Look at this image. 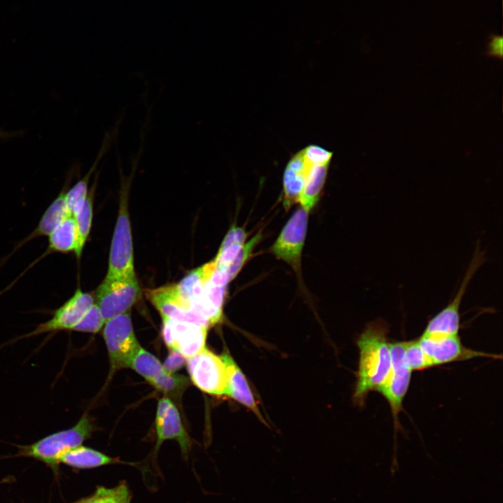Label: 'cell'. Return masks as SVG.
Listing matches in <instances>:
<instances>
[{
    "instance_id": "obj_1",
    "label": "cell",
    "mask_w": 503,
    "mask_h": 503,
    "mask_svg": "<svg viewBox=\"0 0 503 503\" xmlns=\"http://www.w3.org/2000/svg\"><path fill=\"white\" fill-rule=\"evenodd\" d=\"M388 331L386 322L377 319L366 326L357 340L359 360L353 400L359 405L363 404L369 393L377 392L391 373Z\"/></svg>"
},
{
    "instance_id": "obj_2",
    "label": "cell",
    "mask_w": 503,
    "mask_h": 503,
    "mask_svg": "<svg viewBox=\"0 0 503 503\" xmlns=\"http://www.w3.org/2000/svg\"><path fill=\"white\" fill-rule=\"evenodd\" d=\"M94 430L92 418L85 413L70 428L52 433L31 444L18 445V451L15 456L38 460L57 471L61 455L82 445Z\"/></svg>"
},
{
    "instance_id": "obj_3",
    "label": "cell",
    "mask_w": 503,
    "mask_h": 503,
    "mask_svg": "<svg viewBox=\"0 0 503 503\" xmlns=\"http://www.w3.org/2000/svg\"><path fill=\"white\" fill-rule=\"evenodd\" d=\"M120 200L109 255L106 278L136 277L133 245L128 212V196L131 177L121 173Z\"/></svg>"
},
{
    "instance_id": "obj_4",
    "label": "cell",
    "mask_w": 503,
    "mask_h": 503,
    "mask_svg": "<svg viewBox=\"0 0 503 503\" xmlns=\"http://www.w3.org/2000/svg\"><path fill=\"white\" fill-rule=\"evenodd\" d=\"M103 336L108 353L110 374L119 369L127 368L140 347L134 333L130 312L105 321Z\"/></svg>"
},
{
    "instance_id": "obj_5",
    "label": "cell",
    "mask_w": 503,
    "mask_h": 503,
    "mask_svg": "<svg viewBox=\"0 0 503 503\" xmlns=\"http://www.w3.org/2000/svg\"><path fill=\"white\" fill-rule=\"evenodd\" d=\"M140 297V288L136 277H105L95 291L94 300L105 322L130 312Z\"/></svg>"
},
{
    "instance_id": "obj_6",
    "label": "cell",
    "mask_w": 503,
    "mask_h": 503,
    "mask_svg": "<svg viewBox=\"0 0 503 503\" xmlns=\"http://www.w3.org/2000/svg\"><path fill=\"white\" fill-rule=\"evenodd\" d=\"M187 371L192 383L204 393L226 395L227 370L221 357L204 347L187 359Z\"/></svg>"
},
{
    "instance_id": "obj_7",
    "label": "cell",
    "mask_w": 503,
    "mask_h": 503,
    "mask_svg": "<svg viewBox=\"0 0 503 503\" xmlns=\"http://www.w3.org/2000/svg\"><path fill=\"white\" fill-rule=\"evenodd\" d=\"M484 261L483 252L477 246L459 289L453 300L427 323L421 337L458 335L460 327V307L473 276Z\"/></svg>"
},
{
    "instance_id": "obj_8",
    "label": "cell",
    "mask_w": 503,
    "mask_h": 503,
    "mask_svg": "<svg viewBox=\"0 0 503 503\" xmlns=\"http://www.w3.org/2000/svg\"><path fill=\"white\" fill-rule=\"evenodd\" d=\"M392 356L391 373L383 386L377 391L388 402L393 419L395 430L400 426L399 414L407 393L411 377V370L404 358V342H390Z\"/></svg>"
},
{
    "instance_id": "obj_9",
    "label": "cell",
    "mask_w": 503,
    "mask_h": 503,
    "mask_svg": "<svg viewBox=\"0 0 503 503\" xmlns=\"http://www.w3.org/2000/svg\"><path fill=\"white\" fill-rule=\"evenodd\" d=\"M309 212L298 208L282 228L271 247L277 258L288 263L296 272H300L302 251L305 244Z\"/></svg>"
},
{
    "instance_id": "obj_10",
    "label": "cell",
    "mask_w": 503,
    "mask_h": 503,
    "mask_svg": "<svg viewBox=\"0 0 503 503\" xmlns=\"http://www.w3.org/2000/svg\"><path fill=\"white\" fill-rule=\"evenodd\" d=\"M94 302V297L91 293L83 292L78 288L69 299L53 312L50 319L40 323L34 330L13 339V342L47 333L72 330Z\"/></svg>"
},
{
    "instance_id": "obj_11",
    "label": "cell",
    "mask_w": 503,
    "mask_h": 503,
    "mask_svg": "<svg viewBox=\"0 0 503 503\" xmlns=\"http://www.w3.org/2000/svg\"><path fill=\"white\" fill-rule=\"evenodd\" d=\"M161 319L162 337L170 351L188 359L205 347L207 327L166 316H161Z\"/></svg>"
},
{
    "instance_id": "obj_12",
    "label": "cell",
    "mask_w": 503,
    "mask_h": 503,
    "mask_svg": "<svg viewBox=\"0 0 503 503\" xmlns=\"http://www.w3.org/2000/svg\"><path fill=\"white\" fill-rule=\"evenodd\" d=\"M421 347L432 367L456 361H462L476 357L501 359L502 356L476 351L464 346L459 335L440 337H420Z\"/></svg>"
},
{
    "instance_id": "obj_13",
    "label": "cell",
    "mask_w": 503,
    "mask_h": 503,
    "mask_svg": "<svg viewBox=\"0 0 503 503\" xmlns=\"http://www.w3.org/2000/svg\"><path fill=\"white\" fill-rule=\"evenodd\" d=\"M229 282L226 268L216 265L203 292L191 303L193 311L209 326L217 323L221 319L225 293Z\"/></svg>"
},
{
    "instance_id": "obj_14",
    "label": "cell",
    "mask_w": 503,
    "mask_h": 503,
    "mask_svg": "<svg viewBox=\"0 0 503 503\" xmlns=\"http://www.w3.org/2000/svg\"><path fill=\"white\" fill-rule=\"evenodd\" d=\"M155 426L157 435L155 450L167 439L177 442L184 455H187L191 444L175 404L168 397H163L158 401Z\"/></svg>"
},
{
    "instance_id": "obj_15",
    "label": "cell",
    "mask_w": 503,
    "mask_h": 503,
    "mask_svg": "<svg viewBox=\"0 0 503 503\" xmlns=\"http://www.w3.org/2000/svg\"><path fill=\"white\" fill-rule=\"evenodd\" d=\"M145 295L161 316L210 327L208 323L196 314L190 305L179 295L175 284L147 290Z\"/></svg>"
},
{
    "instance_id": "obj_16",
    "label": "cell",
    "mask_w": 503,
    "mask_h": 503,
    "mask_svg": "<svg viewBox=\"0 0 503 503\" xmlns=\"http://www.w3.org/2000/svg\"><path fill=\"white\" fill-rule=\"evenodd\" d=\"M314 162L305 149L295 154L288 162L283 175V205L288 210L299 203L307 173Z\"/></svg>"
},
{
    "instance_id": "obj_17",
    "label": "cell",
    "mask_w": 503,
    "mask_h": 503,
    "mask_svg": "<svg viewBox=\"0 0 503 503\" xmlns=\"http://www.w3.org/2000/svg\"><path fill=\"white\" fill-rule=\"evenodd\" d=\"M67 184H64L57 198L45 210L34 230L18 242L10 254L5 258V261L31 240L41 236H48L70 214L65 200Z\"/></svg>"
},
{
    "instance_id": "obj_18",
    "label": "cell",
    "mask_w": 503,
    "mask_h": 503,
    "mask_svg": "<svg viewBox=\"0 0 503 503\" xmlns=\"http://www.w3.org/2000/svg\"><path fill=\"white\" fill-rule=\"evenodd\" d=\"M221 357L227 370V391L226 395L234 399L252 410L261 420L263 417L258 410L247 380L228 353H223Z\"/></svg>"
},
{
    "instance_id": "obj_19",
    "label": "cell",
    "mask_w": 503,
    "mask_h": 503,
    "mask_svg": "<svg viewBox=\"0 0 503 503\" xmlns=\"http://www.w3.org/2000/svg\"><path fill=\"white\" fill-rule=\"evenodd\" d=\"M330 161L314 162L306 177L300 197L301 207L310 210L318 203L327 177Z\"/></svg>"
},
{
    "instance_id": "obj_20",
    "label": "cell",
    "mask_w": 503,
    "mask_h": 503,
    "mask_svg": "<svg viewBox=\"0 0 503 503\" xmlns=\"http://www.w3.org/2000/svg\"><path fill=\"white\" fill-rule=\"evenodd\" d=\"M215 268L216 263L212 260L191 270L178 284H175L179 295L190 306L191 303L197 299L203 292Z\"/></svg>"
},
{
    "instance_id": "obj_21",
    "label": "cell",
    "mask_w": 503,
    "mask_h": 503,
    "mask_svg": "<svg viewBox=\"0 0 503 503\" xmlns=\"http://www.w3.org/2000/svg\"><path fill=\"white\" fill-rule=\"evenodd\" d=\"M59 461V463L78 469L97 467L118 462L100 451L82 445L65 452Z\"/></svg>"
},
{
    "instance_id": "obj_22",
    "label": "cell",
    "mask_w": 503,
    "mask_h": 503,
    "mask_svg": "<svg viewBox=\"0 0 503 503\" xmlns=\"http://www.w3.org/2000/svg\"><path fill=\"white\" fill-rule=\"evenodd\" d=\"M77 245V231L74 217L68 215L48 235L46 251L52 253L74 252Z\"/></svg>"
},
{
    "instance_id": "obj_23",
    "label": "cell",
    "mask_w": 503,
    "mask_h": 503,
    "mask_svg": "<svg viewBox=\"0 0 503 503\" xmlns=\"http://www.w3.org/2000/svg\"><path fill=\"white\" fill-rule=\"evenodd\" d=\"M98 175H99L96 174L92 185L89 189L87 198L82 208L78 213L73 217L77 231V245L74 253L78 259H80L82 256L84 247L91 231L93 218V201Z\"/></svg>"
},
{
    "instance_id": "obj_24",
    "label": "cell",
    "mask_w": 503,
    "mask_h": 503,
    "mask_svg": "<svg viewBox=\"0 0 503 503\" xmlns=\"http://www.w3.org/2000/svg\"><path fill=\"white\" fill-rule=\"evenodd\" d=\"M128 367L136 371L148 382L163 370L158 358L141 346L131 358Z\"/></svg>"
},
{
    "instance_id": "obj_25",
    "label": "cell",
    "mask_w": 503,
    "mask_h": 503,
    "mask_svg": "<svg viewBox=\"0 0 503 503\" xmlns=\"http://www.w3.org/2000/svg\"><path fill=\"white\" fill-rule=\"evenodd\" d=\"M131 499L129 487L122 482L110 488L99 486L91 496L73 503H131Z\"/></svg>"
},
{
    "instance_id": "obj_26",
    "label": "cell",
    "mask_w": 503,
    "mask_h": 503,
    "mask_svg": "<svg viewBox=\"0 0 503 503\" xmlns=\"http://www.w3.org/2000/svg\"><path fill=\"white\" fill-rule=\"evenodd\" d=\"M149 383L167 395L177 397L180 395L187 387L189 381L186 377L175 374L163 368Z\"/></svg>"
},
{
    "instance_id": "obj_27",
    "label": "cell",
    "mask_w": 503,
    "mask_h": 503,
    "mask_svg": "<svg viewBox=\"0 0 503 503\" xmlns=\"http://www.w3.org/2000/svg\"><path fill=\"white\" fill-rule=\"evenodd\" d=\"M404 358L411 371H421L432 367L418 339L404 342Z\"/></svg>"
},
{
    "instance_id": "obj_28",
    "label": "cell",
    "mask_w": 503,
    "mask_h": 503,
    "mask_svg": "<svg viewBox=\"0 0 503 503\" xmlns=\"http://www.w3.org/2000/svg\"><path fill=\"white\" fill-rule=\"evenodd\" d=\"M261 238L262 234L261 231H259L243 245L235 259L226 269L229 281L234 279L238 275L245 263L250 257L256 245L261 240Z\"/></svg>"
},
{
    "instance_id": "obj_29",
    "label": "cell",
    "mask_w": 503,
    "mask_h": 503,
    "mask_svg": "<svg viewBox=\"0 0 503 503\" xmlns=\"http://www.w3.org/2000/svg\"><path fill=\"white\" fill-rule=\"evenodd\" d=\"M105 323L98 306L94 302L72 330L96 333L103 327Z\"/></svg>"
},
{
    "instance_id": "obj_30",
    "label": "cell",
    "mask_w": 503,
    "mask_h": 503,
    "mask_svg": "<svg viewBox=\"0 0 503 503\" xmlns=\"http://www.w3.org/2000/svg\"><path fill=\"white\" fill-rule=\"evenodd\" d=\"M247 237L245 230L233 225L226 234L219 250L224 249L234 245H244Z\"/></svg>"
},
{
    "instance_id": "obj_31",
    "label": "cell",
    "mask_w": 503,
    "mask_h": 503,
    "mask_svg": "<svg viewBox=\"0 0 503 503\" xmlns=\"http://www.w3.org/2000/svg\"><path fill=\"white\" fill-rule=\"evenodd\" d=\"M186 361L187 359L182 355L175 351H170L163 366L166 370L174 372L180 369Z\"/></svg>"
},
{
    "instance_id": "obj_32",
    "label": "cell",
    "mask_w": 503,
    "mask_h": 503,
    "mask_svg": "<svg viewBox=\"0 0 503 503\" xmlns=\"http://www.w3.org/2000/svg\"><path fill=\"white\" fill-rule=\"evenodd\" d=\"M486 54L489 57L502 59V37L492 34L488 44Z\"/></svg>"
},
{
    "instance_id": "obj_33",
    "label": "cell",
    "mask_w": 503,
    "mask_h": 503,
    "mask_svg": "<svg viewBox=\"0 0 503 503\" xmlns=\"http://www.w3.org/2000/svg\"><path fill=\"white\" fill-rule=\"evenodd\" d=\"M17 136V132H7L3 130H0V138L6 139L10 138Z\"/></svg>"
}]
</instances>
